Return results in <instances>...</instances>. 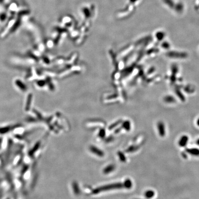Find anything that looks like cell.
Segmentation results:
<instances>
[{"mask_svg":"<svg viewBox=\"0 0 199 199\" xmlns=\"http://www.w3.org/2000/svg\"><path fill=\"white\" fill-rule=\"evenodd\" d=\"M123 126L125 130L128 131H130L131 129V123L130 121H125L123 124Z\"/></svg>","mask_w":199,"mask_h":199,"instance_id":"ba28073f","label":"cell"},{"mask_svg":"<svg viewBox=\"0 0 199 199\" xmlns=\"http://www.w3.org/2000/svg\"><path fill=\"white\" fill-rule=\"evenodd\" d=\"M157 128L159 135L161 137H164L165 134V124L163 122L159 121L157 124Z\"/></svg>","mask_w":199,"mask_h":199,"instance_id":"6da1fadb","label":"cell"},{"mask_svg":"<svg viewBox=\"0 0 199 199\" xmlns=\"http://www.w3.org/2000/svg\"><path fill=\"white\" fill-rule=\"evenodd\" d=\"M162 46L164 48V49H169L168 48H169V47H170V45H169V44H167L166 43H165L164 44H163Z\"/></svg>","mask_w":199,"mask_h":199,"instance_id":"7c38bea8","label":"cell"},{"mask_svg":"<svg viewBox=\"0 0 199 199\" xmlns=\"http://www.w3.org/2000/svg\"><path fill=\"white\" fill-rule=\"evenodd\" d=\"M196 143H197V144L198 145H199V139H198L197 141H196Z\"/></svg>","mask_w":199,"mask_h":199,"instance_id":"5bb4252c","label":"cell"},{"mask_svg":"<svg viewBox=\"0 0 199 199\" xmlns=\"http://www.w3.org/2000/svg\"><path fill=\"white\" fill-rule=\"evenodd\" d=\"M189 141V137L186 135L183 136L179 141V145L182 147L186 146Z\"/></svg>","mask_w":199,"mask_h":199,"instance_id":"3957f363","label":"cell"},{"mask_svg":"<svg viewBox=\"0 0 199 199\" xmlns=\"http://www.w3.org/2000/svg\"><path fill=\"white\" fill-rule=\"evenodd\" d=\"M119 156L122 161H125L126 160V157L124 156V154L122 152H120L119 153Z\"/></svg>","mask_w":199,"mask_h":199,"instance_id":"30bf717a","label":"cell"},{"mask_svg":"<svg viewBox=\"0 0 199 199\" xmlns=\"http://www.w3.org/2000/svg\"><path fill=\"white\" fill-rule=\"evenodd\" d=\"M123 184L125 188L128 189H131V188L132 187V183L131 181L129 179H126V180L125 181Z\"/></svg>","mask_w":199,"mask_h":199,"instance_id":"52a82bcc","label":"cell"},{"mask_svg":"<svg viewBox=\"0 0 199 199\" xmlns=\"http://www.w3.org/2000/svg\"><path fill=\"white\" fill-rule=\"evenodd\" d=\"M197 124L198 125V126H199V118L197 120Z\"/></svg>","mask_w":199,"mask_h":199,"instance_id":"4fadbf2b","label":"cell"},{"mask_svg":"<svg viewBox=\"0 0 199 199\" xmlns=\"http://www.w3.org/2000/svg\"><path fill=\"white\" fill-rule=\"evenodd\" d=\"M187 152L190 154L191 155L195 156H199V149L196 148L192 149H186Z\"/></svg>","mask_w":199,"mask_h":199,"instance_id":"277c9868","label":"cell"},{"mask_svg":"<svg viewBox=\"0 0 199 199\" xmlns=\"http://www.w3.org/2000/svg\"><path fill=\"white\" fill-rule=\"evenodd\" d=\"M164 100L165 102H173L175 101V99L174 97L171 96H167L165 97Z\"/></svg>","mask_w":199,"mask_h":199,"instance_id":"9c48e42d","label":"cell"},{"mask_svg":"<svg viewBox=\"0 0 199 199\" xmlns=\"http://www.w3.org/2000/svg\"></svg>","mask_w":199,"mask_h":199,"instance_id":"9a60e30c","label":"cell"},{"mask_svg":"<svg viewBox=\"0 0 199 199\" xmlns=\"http://www.w3.org/2000/svg\"><path fill=\"white\" fill-rule=\"evenodd\" d=\"M155 195V192L152 190H148L145 192L144 194V196L147 199L152 198Z\"/></svg>","mask_w":199,"mask_h":199,"instance_id":"5b68a950","label":"cell"},{"mask_svg":"<svg viewBox=\"0 0 199 199\" xmlns=\"http://www.w3.org/2000/svg\"><path fill=\"white\" fill-rule=\"evenodd\" d=\"M168 56L173 58H184L186 57L187 55L186 53H179V52H171L167 53Z\"/></svg>","mask_w":199,"mask_h":199,"instance_id":"7a4b0ae2","label":"cell"},{"mask_svg":"<svg viewBox=\"0 0 199 199\" xmlns=\"http://www.w3.org/2000/svg\"><path fill=\"white\" fill-rule=\"evenodd\" d=\"M163 34L162 33H159L157 35V37L159 40H161L163 38Z\"/></svg>","mask_w":199,"mask_h":199,"instance_id":"8fae6325","label":"cell"},{"mask_svg":"<svg viewBox=\"0 0 199 199\" xmlns=\"http://www.w3.org/2000/svg\"><path fill=\"white\" fill-rule=\"evenodd\" d=\"M139 149V146L138 145H132L127 149L126 152H134L137 151V150H138Z\"/></svg>","mask_w":199,"mask_h":199,"instance_id":"8992f818","label":"cell"}]
</instances>
